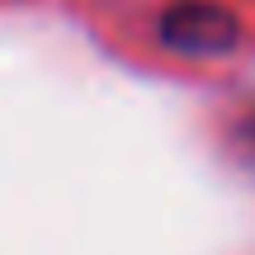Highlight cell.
Here are the masks:
<instances>
[{"instance_id": "7a4b0ae2", "label": "cell", "mask_w": 255, "mask_h": 255, "mask_svg": "<svg viewBox=\"0 0 255 255\" xmlns=\"http://www.w3.org/2000/svg\"><path fill=\"white\" fill-rule=\"evenodd\" d=\"M241 142H246V151H251V156H255V119H251V123H246V128H241Z\"/></svg>"}, {"instance_id": "6da1fadb", "label": "cell", "mask_w": 255, "mask_h": 255, "mask_svg": "<svg viewBox=\"0 0 255 255\" xmlns=\"http://www.w3.org/2000/svg\"><path fill=\"white\" fill-rule=\"evenodd\" d=\"M161 43L184 57H222L241 43V24L232 9L208 0H180L161 14Z\"/></svg>"}]
</instances>
